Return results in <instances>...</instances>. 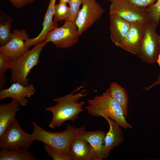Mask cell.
<instances>
[{
    "mask_svg": "<svg viewBox=\"0 0 160 160\" xmlns=\"http://www.w3.org/2000/svg\"><path fill=\"white\" fill-rule=\"evenodd\" d=\"M12 19L9 15L3 13H1L0 18V46L7 44L9 41L11 33L10 32Z\"/></svg>",
    "mask_w": 160,
    "mask_h": 160,
    "instance_id": "cell-21",
    "label": "cell"
},
{
    "mask_svg": "<svg viewBox=\"0 0 160 160\" xmlns=\"http://www.w3.org/2000/svg\"><path fill=\"white\" fill-rule=\"evenodd\" d=\"M145 23H131L128 33L119 47L136 55L144 35Z\"/></svg>",
    "mask_w": 160,
    "mask_h": 160,
    "instance_id": "cell-11",
    "label": "cell"
},
{
    "mask_svg": "<svg viewBox=\"0 0 160 160\" xmlns=\"http://www.w3.org/2000/svg\"><path fill=\"white\" fill-rule=\"evenodd\" d=\"M108 122L109 129L106 134L104 139V159L108 156L110 151L115 146H119L124 141L123 133L120 126L112 119L104 118Z\"/></svg>",
    "mask_w": 160,
    "mask_h": 160,
    "instance_id": "cell-15",
    "label": "cell"
},
{
    "mask_svg": "<svg viewBox=\"0 0 160 160\" xmlns=\"http://www.w3.org/2000/svg\"><path fill=\"white\" fill-rule=\"evenodd\" d=\"M112 97L119 105L126 119L127 116L128 97L125 89L115 82L111 83L108 88Z\"/></svg>",
    "mask_w": 160,
    "mask_h": 160,
    "instance_id": "cell-19",
    "label": "cell"
},
{
    "mask_svg": "<svg viewBox=\"0 0 160 160\" xmlns=\"http://www.w3.org/2000/svg\"><path fill=\"white\" fill-rule=\"evenodd\" d=\"M79 36L75 22L65 20L62 26L48 33L45 41L47 43L51 42L57 47L66 48L75 44Z\"/></svg>",
    "mask_w": 160,
    "mask_h": 160,
    "instance_id": "cell-8",
    "label": "cell"
},
{
    "mask_svg": "<svg viewBox=\"0 0 160 160\" xmlns=\"http://www.w3.org/2000/svg\"><path fill=\"white\" fill-rule=\"evenodd\" d=\"M9 1L15 7L20 9L25 6L31 4L36 0H7Z\"/></svg>",
    "mask_w": 160,
    "mask_h": 160,
    "instance_id": "cell-28",
    "label": "cell"
},
{
    "mask_svg": "<svg viewBox=\"0 0 160 160\" xmlns=\"http://www.w3.org/2000/svg\"><path fill=\"white\" fill-rule=\"evenodd\" d=\"M158 25L151 19L145 23L144 35L136 56L144 62L152 64L157 62L160 46L156 29Z\"/></svg>",
    "mask_w": 160,
    "mask_h": 160,
    "instance_id": "cell-6",
    "label": "cell"
},
{
    "mask_svg": "<svg viewBox=\"0 0 160 160\" xmlns=\"http://www.w3.org/2000/svg\"><path fill=\"white\" fill-rule=\"evenodd\" d=\"M109 1L111 2V1H113V0H108Z\"/></svg>",
    "mask_w": 160,
    "mask_h": 160,
    "instance_id": "cell-32",
    "label": "cell"
},
{
    "mask_svg": "<svg viewBox=\"0 0 160 160\" xmlns=\"http://www.w3.org/2000/svg\"><path fill=\"white\" fill-rule=\"evenodd\" d=\"M88 103L89 105L85 108L91 116L108 117L124 129L132 128L126 120L120 106L111 96L108 88L102 95L89 100Z\"/></svg>",
    "mask_w": 160,
    "mask_h": 160,
    "instance_id": "cell-2",
    "label": "cell"
},
{
    "mask_svg": "<svg viewBox=\"0 0 160 160\" xmlns=\"http://www.w3.org/2000/svg\"><path fill=\"white\" fill-rule=\"evenodd\" d=\"M35 91L33 84L24 86L18 83L14 82L9 88L1 89L0 100L10 97L17 100L21 106H25L28 102L26 97L30 98Z\"/></svg>",
    "mask_w": 160,
    "mask_h": 160,
    "instance_id": "cell-12",
    "label": "cell"
},
{
    "mask_svg": "<svg viewBox=\"0 0 160 160\" xmlns=\"http://www.w3.org/2000/svg\"><path fill=\"white\" fill-rule=\"evenodd\" d=\"M83 0H70L69 3L70 15L67 20L75 22Z\"/></svg>",
    "mask_w": 160,
    "mask_h": 160,
    "instance_id": "cell-26",
    "label": "cell"
},
{
    "mask_svg": "<svg viewBox=\"0 0 160 160\" xmlns=\"http://www.w3.org/2000/svg\"><path fill=\"white\" fill-rule=\"evenodd\" d=\"M106 134L105 132L100 130L90 132L85 130L77 137L83 139L88 142L94 151L96 160H102L104 159V139Z\"/></svg>",
    "mask_w": 160,
    "mask_h": 160,
    "instance_id": "cell-17",
    "label": "cell"
},
{
    "mask_svg": "<svg viewBox=\"0 0 160 160\" xmlns=\"http://www.w3.org/2000/svg\"><path fill=\"white\" fill-rule=\"evenodd\" d=\"M111 3L109 14L116 15L130 23H145L151 19L146 8L138 7L125 0H114Z\"/></svg>",
    "mask_w": 160,
    "mask_h": 160,
    "instance_id": "cell-7",
    "label": "cell"
},
{
    "mask_svg": "<svg viewBox=\"0 0 160 160\" xmlns=\"http://www.w3.org/2000/svg\"><path fill=\"white\" fill-rule=\"evenodd\" d=\"M70 0H60V2L69 4Z\"/></svg>",
    "mask_w": 160,
    "mask_h": 160,
    "instance_id": "cell-31",
    "label": "cell"
},
{
    "mask_svg": "<svg viewBox=\"0 0 160 160\" xmlns=\"http://www.w3.org/2000/svg\"><path fill=\"white\" fill-rule=\"evenodd\" d=\"M29 38L25 30L15 29L11 33L9 41L0 46V52L10 58L19 57L29 51V48L25 44L26 40Z\"/></svg>",
    "mask_w": 160,
    "mask_h": 160,
    "instance_id": "cell-10",
    "label": "cell"
},
{
    "mask_svg": "<svg viewBox=\"0 0 160 160\" xmlns=\"http://www.w3.org/2000/svg\"><path fill=\"white\" fill-rule=\"evenodd\" d=\"M46 41L35 45L23 55L14 58H9L8 68L11 71V83L28 85L27 77L31 69L39 62L40 53L47 44Z\"/></svg>",
    "mask_w": 160,
    "mask_h": 160,
    "instance_id": "cell-4",
    "label": "cell"
},
{
    "mask_svg": "<svg viewBox=\"0 0 160 160\" xmlns=\"http://www.w3.org/2000/svg\"><path fill=\"white\" fill-rule=\"evenodd\" d=\"M146 8L151 19L158 25L160 20V0H157Z\"/></svg>",
    "mask_w": 160,
    "mask_h": 160,
    "instance_id": "cell-23",
    "label": "cell"
},
{
    "mask_svg": "<svg viewBox=\"0 0 160 160\" xmlns=\"http://www.w3.org/2000/svg\"><path fill=\"white\" fill-rule=\"evenodd\" d=\"M44 150L47 155L54 160H70L69 156L50 145L44 143Z\"/></svg>",
    "mask_w": 160,
    "mask_h": 160,
    "instance_id": "cell-24",
    "label": "cell"
},
{
    "mask_svg": "<svg viewBox=\"0 0 160 160\" xmlns=\"http://www.w3.org/2000/svg\"><path fill=\"white\" fill-rule=\"evenodd\" d=\"M19 105V102L13 99L9 103L0 105V137L15 118L16 113L20 110Z\"/></svg>",
    "mask_w": 160,
    "mask_h": 160,
    "instance_id": "cell-18",
    "label": "cell"
},
{
    "mask_svg": "<svg viewBox=\"0 0 160 160\" xmlns=\"http://www.w3.org/2000/svg\"><path fill=\"white\" fill-rule=\"evenodd\" d=\"M82 4L75 21L79 36L99 19L105 11L96 0H83Z\"/></svg>",
    "mask_w": 160,
    "mask_h": 160,
    "instance_id": "cell-9",
    "label": "cell"
},
{
    "mask_svg": "<svg viewBox=\"0 0 160 160\" xmlns=\"http://www.w3.org/2000/svg\"><path fill=\"white\" fill-rule=\"evenodd\" d=\"M82 87H79L69 94L54 99L53 101L56 104L46 108V111L52 112L53 115L49 125L50 128L53 129L61 126L67 121L71 120L74 123L78 119V115L83 111V107L85 103L79 101L87 94L84 93L85 90L76 93L75 92Z\"/></svg>",
    "mask_w": 160,
    "mask_h": 160,
    "instance_id": "cell-1",
    "label": "cell"
},
{
    "mask_svg": "<svg viewBox=\"0 0 160 160\" xmlns=\"http://www.w3.org/2000/svg\"><path fill=\"white\" fill-rule=\"evenodd\" d=\"M34 141L32 134L23 131L15 118L0 137V148L9 150L28 148Z\"/></svg>",
    "mask_w": 160,
    "mask_h": 160,
    "instance_id": "cell-5",
    "label": "cell"
},
{
    "mask_svg": "<svg viewBox=\"0 0 160 160\" xmlns=\"http://www.w3.org/2000/svg\"><path fill=\"white\" fill-rule=\"evenodd\" d=\"M56 0H50L46 12L42 23V29L36 37L26 39L25 44L28 48L45 41L48 33L51 31L58 27V24L54 21Z\"/></svg>",
    "mask_w": 160,
    "mask_h": 160,
    "instance_id": "cell-13",
    "label": "cell"
},
{
    "mask_svg": "<svg viewBox=\"0 0 160 160\" xmlns=\"http://www.w3.org/2000/svg\"><path fill=\"white\" fill-rule=\"evenodd\" d=\"M70 160H96L94 151L85 140L76 137L70 147L68 154Z\"/></svg>",
    "mask_w": 160,
    "mask_h": 160,
    "instance_id": "cell-14",
    "label": "cell"
},
{
    "mask_svg": "<svg viewBox=\"0 0 160 160\" xmlns=\"http://www.w3.org/2000/svg\"><path fill=\"white\" fill-rule=\"evenodd\" d=\"M156 36H157V39H158V40L159 41V44H160V35L157 34ZM157 62L158 63L160 67V51L159 54L158 56V57L157 61ZM156 81H160V73L159 76V77L157 80H156Z\"/></svg>",
    "mask_w": 160,
    "mask_h": 160,
    "instance_id": "cell-29",
    "label": "cell"
},
{
    "mask_svg": "<svg viewBox=\"0 0 160 160\" xmlns=\"http://www.w3.org/2000/svg\"><path fill=\"white\" fill-rule=\"evenodd\" d=\"M138 7L145 9L157 0H125Z\"/></svg>",
    "mask_w": 160,
    "mask_h": 160,
    "instance_id": "cell-27",
    "label": "cell"
},
{
    "mask_svg": "<svg viewBox=\"0 0 160 160\" xmlns=\"http://www.w3.org/2000/svg\"><path fill=\"white\" fill-rule=\"evenodd\" d=\"M160 84V81H156L153 83L151 85L146 88V89L147 90H148L151 88L153 86H154L155 85H157L159 84Z\"/></svg>",
    "mask_w": 160,
    "mask_h": 160,
    "instance_id": "cell-30",
    "label": "cell"
},
{
    "mask_svg": "<svg viewBox=\"0 0 160 160\" xmlns=\"http://www.w3.org/2000/svg\"><path fill=\"white\" fill-rule=\"evenodd\" d=\"M70 15L69 7L67 4L59 2L56 4L53 20L56 23L63 20H67Z\"/></svg>",
    "mask_w": 160,
    "mask_h": 160,
    "instance_id": "cell-22",
    "label": "cell"
},
{
    "mask_svg": "<svg viewBox=\"0 0 160 160\" xmlns=\"http://www.w3.org/2000/svg\"><path fill=\"white\" fill-rule=\"evenodd\" d=\"M109 15L111 39L116 46L119 47L128 33L131 23L116 15L111 14Z\"/></svg>",
    "mask_w": 160,
    "mask_h": 160,
    "instance_id": "cell-16",
    "label": "cell"
},
{
    "mask_svg": "<svg viewBox=\"0 0 160 160\" xmlns=\"http://www.w3.org/2000/svg\"><path fill=\"white\" fill-rule=\"evenodd\" d=\"M32 124L33 132L32 135L34 140L49 145L68 156L72 142L85 130V126L76 128L68 125L63 131L54 132L45 130L35 122H33Z\"/></svg>",
    "mask_w": 160,
    "mask_h": 160,
    "instance_id": "cell-3",
    "label": "cell"
},
{
    "mask_svg": "<svg viewBox=\"0 0 160 160\" xmlns=\"http://www.w3.org/2000/svg\"><path fill=\"white\" fill-rule=\"evenodd\" d=\"M9 57L0 52V88L4 87L6 83L5 73L8 68Z\"/></svg>",
    "mask_w": 160,
    "mask_h": 160,
    "instance_id": "cell-25",
    "label": "cell"
},
{
    "mask_svg": "<svg viewBox=\"0 0 160 160\" xmlns=\"http://www.w3.org/2000/svg\"><path fill=\"white\" fill-rule=\"evenodd\" d=\"M28 148H20L13 150L0 149V160H36Z\"/></svg>",
    "mask_w": 160,
    "mask_h": 160,
    "instance_id": "cell-20",
    "label": "cell"
}]
</instances>
